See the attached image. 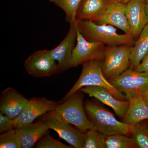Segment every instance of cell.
<instances>
[{"instance_id": "3957f363", "label": "cell", "mask_w": 148, "mask_h": 148, "mask_svg": "<svg viewBox=\"0 0 148 148\" xmlns=\"http://www.w3.org/2000/svg\"><path fill=\"white\" fill-rule=\"evenodd\" d=\"M103 63V61L97 60H90L84 62L82 64V71L79 78L60 103L66 101L71 95L80 90L81 88L88 86L105 88L118 100H128L126 95L117 90L105 76L102 71Z\"/></svg>"}, {"instance_id": "484cf974", "label": "cell", "mask_w": 148, "mask_h": 148, "mask_svg": "<svg viewBox=\"0 0 148 148\" xmlns=\"http://www.w3.org/2000/svg\"><path fill=\"white\" fill-rule=\"evenodd\" d=\"M14 128V119H11L1 113H0V132L8 131Z\"/></svg>"}, {"instance_id": "277c9868", "label": "cell", "mask_w": 148, "mask_h": 148, "mask_svg": "<svg viewBox=\"0 0 148 148\" xmlns=\"http://www.w3.org/2000/svg\"><path fill=\"white\" fill-rule=\"evenodd\" d=\"M88 118L97 130L106 136L122 134L130 137L132 126L119 121L103 107L90 101L84 103Z\"/></svg>"}, {"instance_id": "7c38bea8", "label": "cell", "mask_w": 148, "mask_h": 148, "mask_svg": "<svg viewBox=\"0 0 148 148\" xmlns=\"http://www.w3.org/2000/svg\"><path fill=\"white\" fill-rule=\"evenodd\" d=\"M79 90L110 107L119 117L123 118L127 113L129 108L130 101L118 100L105 88L88 86L82 88Z\"/></svg>"}, {"instance_id": "ffe728a7", "label": "cell", "mask_w": 148, "mask_h": 148, "mask_svg": "<svg viewBox=\"0 0 148 148\" xmlns=\"http://www.w3.org/2000/svg\"><path fill=\"white\" fill-rule=\"evenodd\" d=\"M130 137L135 140L138 148H148V125L147 120L132 126Z\"/></svg>"}, {"instance_id": "44dd1931", "label": "cell", "mask_w": 148, "mask_h": 148, "mask_svg": "<svg viewBox=\"0 0 148 148\" xmlns=\"http://www.w3.org/2000/svg\"><path fill=\"white\" fill-rule=\"evenodd\" d=\"M107 148H138L132 138L122 134L106 136Z\"/></svg>"}, {"instance_id": "2e32d148", "label": "cell", "mask_w": 148, "mask_h": 148, "mask_svg": "<svg viewBox=\"0 0 148 148\" xmlns=\"http://www.w3.org/2000/svg\"><path fill=\"white\" fill-rule=\"evenodd\" d=\"M49 128L44 121L31 123L15 128L23 148H31L44 135L49 132Z\"/></svg>"}, {"instance_id": "5b68a950", "label": "cell", "mask_w": 148, "mask_h": 148, "mask_svg": "<svg viewBox=\"0 0 148 148\" xmlns=\"http://www.w3.org/2000/svg\"><path fill=\"white\" fill-rule=\"evenodd\" d=\"M133 46H106L102 69L106 78L109 79L118 76L129 69Z\"/></svg>"}, {"instance_id": "4fadbf2b", "label": "cell", "mask_w": 148, "mask_h": 148, "mask_svg": "<svg viewBox=\"0 0 148 148\" xmlns=\"http://www.w3.org/2000/svg\"><path fill=\"white\" fill-rule=\"evenodd\" d=\"M29 100L14 88H7L1 94V113L11 119H15L21 113Z\"/></svg>"}, {"instance_id": "ba28073f", "label": "cell", "mask_w": 148, "mask_h": 148, "mask_svg": "<svg viewBox=\"0 0 148 148\" xmlns=\"http://www.w3.org/2000/svg\"><path fill=\"white\" fill-rule=\"evenodd\" d=\"M70 23V29L65 38L58 46L50 50L52 58L58 62L57 73L65 71L71 68L73 51L77 39V27L76 19Z\"/></svg>"}, {"instance_id": "8fae6325", "label": "cell", "mask_w": 148, "mask_h": 148, "mask_svg": "<svg viewBox=\"0 0 148 148\" xmlns=\"http://www.w3.org/2000/svg\"><path fill=\"white\" fill-rule=\"evenodd\" d=\"M42 121H44L49 129L57 132L60 138L74 147L84 148V133L77 127L55 118H47Z\"/></svg>"}, {"instance_id": "1f68e13d", "label": "cell", "mask_w": 148, "mask_h": 148, "mask_svg": "<svg viewBox=\"0 0 148 148\" xmlns=\"http://www.w3.org/2000/svg\"><path fill=\"white\" fill-rule=\"evenodd\" d=\"M147 124L148 125V120H147Z\"/></svg>"}, {"instance_id": "52a82bcc", "label": "cell", "mask_w": 148, "mask_h": 148, "mask_svg": "<svg viewBox=\"0 0 148 148\" xmlns=\"http://www.w3.org/2000/svg\"><path fill=\"white\" fill-rule=\"evenodd\" d=\"M77 41L76 45L73 51L71 68L77 67L90 60L104 61L106 47L105 44L87 40L78 29Z\"/></svg>"}, {"instance_id": "7a4b0ae2", "label": "cell", "mask_w": 148, "mask_h": 148, "mask_svg": "<svg viewBox=\"0 0 148 148\" xmlns=\"http://www.w3.org/2000/svg\"><path fill=\"white\" fill-rule=\"evenodd\" d=\"M77 23L78 31L89 41L103 42L109 47L134 45L136 41L131 33L119 34L112 25H100L88 20L77 21Z\"/></svg>"}, {"instance_id": "f1b7e54d", "label": "cell", "mask_w": 148, "mask_h": 148, "mask_svg": "<svg viewBox=\"0 0 148 148\" xmlns=\"http://www.w3.org/2000/svg\"><path fill=\"white\" fill-rule=\"evenodd\" d=\"M132 0H117L119 2L123 4H127L128 3L131 1Z\"/></svg>"}, {"instance_id": "83f0119b", "label": "cell", "mask_w": 148, "mask_h": 148, "mask_svg": "<svg viewBox=\"0 0 148 148\" xmlns=\"http://www.w3.org/2000/svg\"><path fill=\"white\" fill-rule=\"evenodd\" d=\"M142 95L143 100L148 106V86L142 92Z\"/></svg>"}, {"instance_id": "4dcf8cb0", "label": "cell", "mask_w": 148, "mask_h": 148, "mask_svg": "<svg viewBox=\"0 0 148 148\" xmlns=\"http://www.w3.org/2000/svg\"><path fill=\"white\" fill-rule=\"evenodd\" d=\"M111 2H113L116 1H117V0H108Z\"/></svg>"}, {"instance_id": "5bb4252c", "label": "cell", "mask_w": 148, "mask_h": 148, "mask_svg": "<svg viewBox=\"0 0 148 148\" xmlns=\"http://www.w3.org/2000/svg\"><path fill=\"white\" fill-rule=\"evenodd\" d=\"M126 5L117 1L111 3L104 14L93 22L100 25H112L121 29L125 34L130 33L125 14Z\"/></svg>"}, {"instance_id": "8992f818", "label": "cell", "mask_w": 148, "mask_h": 148, "mask_svg": "<svg viewBox=\"0 0 148 148\" xmlns=\"http://www.w3.org/2000/svg\"><path fill=\"white\" fill-rule=\"evenodd\" d=\"M108 79L117 90L125 93L129 101L148 86V74L130 68L119 75Z\"/></svg>"}, {"instance_id": "603a6c76", "label": "cell", "mask_w": 148, "mask_h": 148, "mask_svg": "<svg viewBox=\"0 0 148 148\" xmlns=\"http://www.w3.org/2000/svg\"><path fill=\"white\" fill-rule=\"evenodd\" d=\"M62 9L66 14L67 21L71 22L75 19L76 14L81 0H49Z\"/></svg>"}, {"instance_id": "e0dca14e", "label": "cell", "mask_w": 148, "mask_h": 148, "mask_svg": "<svg viewBox=\"0 0 148 148\" xmlns=\"http://www.w3.org/2000/svg\"><path fill=\"white\" fill-rule=\"evenodd\" d=\"M111 3L108 0H81L76 20L94 21L103 15Z\"/></svg>"}, {"instance_id": "7402d4cb", "label": "cell", "mask_w": 148, "mask_h": 148, "mask_svg": "<svg viewBox=\"0 0 148 148\" xmlns=\"http://www.w3.org/2000/svg\"><path fill=\"white\" fill-rule=\"evenodd\" d=\"M84 148H107L106 136L96 129H90L84 133Z\"/></svg>"}, {"instance_id": "d6986e66", "label": "cell", "mask_w": 148, "mask_h": 148, "mask_svg": "<svg viewBox=\"0 0 148 148\" xmlns=\"http://www.w3.org/2000/svg\"><path fill=\"white\" fill-rule=\"evenodd\" d=\"M148 51V23L135 41L131 51L130 69L135 70Z\"/></svg>"}, {"instance_id": "ac0fdd59", "label": "cell", "mask_w": 148, "mask_h": 148, "mask_svg": "<svg viewBox=\"0 0 148 148\" xmlns=\"http://www.w3.org/2000/svg\"><path fill=\"white\" fill-rule=\"evenodd\" d=\"M129 108L123 122L133 126L143 121L148 120V106L143 100L142 92L129 100Z\"/></svg>"}, {"instance_id": "4316f807", "label": "cell", "mask_w": 148, "mask_h": 148, "mask_svg": "<svg viewBox=\"0 0 148 148\" xmlns=\"http://www.w3.org/2000/svg\"><path fill=\"white\" fill-rule=\"evenodd\" d=\"M135 71L148 74V51Z\"/></svg>"}, {"instance_id": "cb8c5ba5", "label": "cell", "mask_w": 148, "mask_h": 148, "mask_svg": "<svg viewBox=\"0 0 148 148\" xmlns=\"http://www.w3.org/2000/svg\"><path fill=\"white\" fill-rule=\"evenodd\" d=\"M0 148H21V141L16 130L3 132L0 136Z\"/></svg>"}, {"instance_id": "f546056e", "label": "cell", "mask_w": 148, "mask_h": 148, "mask_svg": "<svg viewBox=\"0 0 148 148\" xmlns=\"http://www.w3.org/2000/svg\"><path fill=\"white\" fill-rule=\"evenodd\" d=\"M145 12L148 20V0H146L145 2Z\"/></svg>"}, {"instance_id": "9a60e30c", "label": "cell", "mask_w": 148, "mask_h": 148, "mask_svg": "<svg viewBox=\"0 0 148 148\" xmlns=\"http://www.w3.org/2000/svg\"><path fill=\"white\" fill-rule=\"evenodd\" d=\"M146 0H132L126 5L125 14L130 33L137 40L148 23L145 12Z\"/></svg>"}, {"instance_id": "30bf717a", "label": "cell", "mask_w": 148, "mask_h": 148, "mask_svg": "<svg viewBox=\"0 0 148 148\" xmlns=\"http://www.w3.org/2000/svg\"><path fill=\"white\" fill-rule=\"evenodd\" d=\"M59 103L45 98H32L20 114L14 119V128L32 123L37 118L53 110Z\"/></svg>"}, {"instance_id": "9c48e42d", "label": "cell", "mask_w": 148, "mask_h": 148, "mask_svg": "<svg viewBox=\"0 0 148 148\" xmlns=\"http://www.w3.org/2000/svg\"><path fill=\"white\" fill-rule=\"evenodd\" d=\"M24 67L28 73L37 77L50 76L57 73L58 66L50 50L38 51L25 60Z\"/></svg>"}, {"instance_id": "6da1fadb", "label": "cell", "mask_w": 148, "mask_h": 148, "mask_svg": "<svg viewBox=\"0 0 148 148\" xmlns=\"http://www.w3.org/2000/svg\"><path fill=\"white\" fill-rule=\"evenodd\" d=\"M83 92L78 90L54 110L46 114L42 120L55 118L61 121L73 125L84 133L90 129H96L88 118L83 104ZM97 130V129H96Z\"/></svg>"}, {"instance_id": "d4e9b609", "label": "cell", "mask_w": 148, "mask_h": 148, "mask_svg": "<svg viewBox=\"0 0 148 148\" xmlns=\"http://www.w3.org/2000/svg\"><path fill=\"white\" fill-rule=\"evenodd\" d=\"M37 148H72L71 145H67L58 140L52 138L49 133H47L36 144Z\"/></svg>"}]
</instances>
